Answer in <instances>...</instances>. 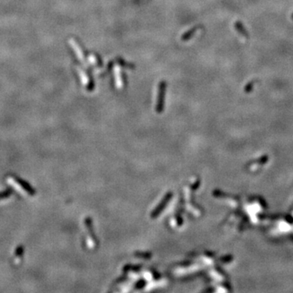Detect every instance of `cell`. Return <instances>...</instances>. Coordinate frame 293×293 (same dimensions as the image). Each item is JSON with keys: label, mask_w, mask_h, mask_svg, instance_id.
<instances>
[{"label": "cell", "mask_w": 293, "mask_h": 293, "mask_svg": "<svg viewBox=\"0 0 293 293\" xmlns=\"http://www.w3.org/2000/svg\"><path fill=\"white\" fill-rule=\"evenodd\" d=\"M7 182L12 188L15 189L16 191L19 193L22 194V195H26V194L32 195L34 194V190L32 189V187L29 184L21 181L20 179L15 178L12 177H8L7 178Z\"/></svg>", "instance_id": "1"}, {"label": "cell", "mask_w": 293, "mask_h": 293, "mask_svg": "<svg viewBox=\"0 0 293 293\" xmlns=\"http://www.w3.org/2000/svg\"><path fill=\"white\" fill-rule=\"evenodd\" d=\"M166 88V83L164 82H161L159 86V94H158V106L161 107L162 103H164V96Z\"/></svg>", "instance_id": "2"}, {"label": "cell", "mask_w": 293, "mask_h": 293, "mask_svg": "<svg viewBox=\"0 0 293 293\" xmlns=\"http://www.w3.org/2000/svg\"><path fill=\"white\" fill-rule=\"evenodd\" d=\"M198 29H199L198 27L194 28V29H192V30H191L190 32L186 33V34L184 35L183 37H182V40H188V38H190V37H191V36H192V35L195 34V32H196V30H198Z\"/></svg>", "instance_id": "3"}, {"label": "cell", "mask_w": 293, "mask_h": 293, "mask_svg": "<svg viewBox=\"0 0 293 293\" xmlns=\"http://www.w3.org/2000/svg\"><path fill=\"white\" fill-rule=\"evenodd\" d=\"M236 29L238 30V32H241V34H242L243 36H245V37H248V34H247L246 31H245V30H244V29H243L242 24H240V23H238V22L236 23Z\"/></svg>", "instance_id": "4"}, {"label": "cell", "mask_w": 293, "mask_h": 293, "mask_svg": "<svg viewBox=\"0 0 293 293\" xmlns=\"http://www.w3.org/2000/svg\"><path fill=\"white\" fill-rule=\"evenodd\" d=\"M9 192H7V191H4V192H1L0 193V199H4V198H7L8 196H9Z\"/></svg>", "instance_id": "5"}]
</instances>
